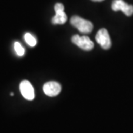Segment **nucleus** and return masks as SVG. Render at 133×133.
Masks as SVG:
<instances>
[{"mask_svg": "<svg viewBox=\"0 0 133 133\" xmlns=\"http://www.w3.org/2000/svg\"><path fill=\"white\" fill-rule=\"evenodd\" d=\"M70 23L82 33H90L93 29V25L91 22L82 19L78 16H73L72 17Z\"/></svg>", "mask_w": 133, "mask_h": 133, "instance_id": "1", "label": "nucleus"}, {"mask_svg": "<svg viewBox=\"0 0 133 133\" xmlns=\"http://www.w3.org/2000/svg\"><path fill=\"white\" fill-rule=\"evenodd\" d=\"M72 43H74L78 48L84 50L89 51L94 48V44L87 36H80L78 35L73 36L71 38Z\"/></svg>", "mask_w": 133, "mask_h": 133, "instance_id": "2", "label": "nucleus"}, {"mask_svg": "<svg viewBox=\"0 0 133 133\" xmlns=\"http://www.w3.org/2000/svg\"><path fill=\"white\" fill-rule=\"evenodd\" d=\"M95 40L99 44L100 46L104 50L109 49L112 45L108 31L105 28H102L98 30L95 36Z\"/></svg>", "mask_w": 133, "mask_h": 133, "instance_id": "3", "label": "nucleus"}, {"mask_svg": "<svg viewBox=\"0 0 133 133\" xmlns=\"http://www.w3.org/2000/svg\"><path fill=\"white\" fill-rule=\"evenodd\" d=\"M112 9L114 11H122L127 16L133 14V6L128 5L124 0H114L112 4Z\"/></svg>", "mask_w": 133, "mask_h": 133, "instance_id": "4", "label": "nucleus"}, {"mask_svg": "<svg viewBox=\"0 0 133 133\" xmlns=\"http://www.w3.org/2000/svg\"><path fill=\"white\" fill-rule=\"evenodd\" d=\"M62 90V86L56 81H49L43 86L44 92L50 97L58 95Z\"/></svg>", "mask_w": 133, "mask_h": 133, "instance_id": "5", "label": "nucleus"}, {"mask_svg": "<svg viewBox=\"0 0 133 133\" xmlns=\"http://www.w3.org/2000/svg\"><path fill=\"white\" fill-rule=\"evenodd\" d=\"M19 89L20 92L22 93V96L25 99L32 101L34 99L35 97V93H34V89L33 86L27 80H24L20 83L19 85Z\"/></svg>", "mask_w": 133, "mask_h": 133, "instance_id": "6", "label": "nucleus"}, {"mask_svg": "<svg viewBox=\"0 0 133 133\" xmlns=\"http://www.w3.org/2000/svg\"><path fill=\"white\" fill-rule=\"evenodd\" d=\"M56 15L52 17V23L54 24H64L67 20V16L64 10L55 11Z\"/></svg>", "mask_w": 133, "mask_h": 133, "instance_id": "7", "label": "nucleus"}, {"mask_svg": "<svg viewBox=\"0 0 133 133\" xmlns=\"http://www.w3.org/2000/svg\"><path fill=\"white\" fill-rule=\"evenodd\" d=\"M24 37L25 42H27V44H28L29 46H30V47H34V46L36 45L37 41H36V38L33 36L32 34H30V33H25Z\"/></svg>", "mask_w": 133, "mask_h": 133, "instance_id": "8", "label": "nucleus"}, {"mask_svg": "<svg viewBox=\"0 0 133 133\" xmlns=\"http://www.w3.org/2000/svg\"><path fill=\"white\" fill-rule=\"evenodd\" d=\"M14 50L16 54L19 56H24V53H25V50H24V48L21 45V44L19 42H15L14 43Z\"/></svg>", "mask_w": 133, "mask_h": 133, "instance_id": "9", "label": "nucleus"}, {"mask_svg": "<svg viewBox=\"0 0 133 133\" xmlns=\"http://www.w3.org/2000/svg\"><path fill=\"white\" fill-rule=\"evenodd\" d=\"M92 1H93V2H102L104 0H92Z\"/></svg>", "mask_w": 133, "mask_h": 133, "instance_id": "10", "label": "nucleus"}, {"mask_svg": "<svg viewBox=\"0 0 133 133\" xmlns=\"http://www.w3.org/2000/svg\"><path fill=\"white\" fill-rule=\"evenodd\" d=\"M10 95H12V96H13V95H14V93H13V92H11V93H10Z\"/></svg>", "mask_w": 133, "mask_h": 133, "instance_id": "11", "label": "nucleus"}]
</instances>
